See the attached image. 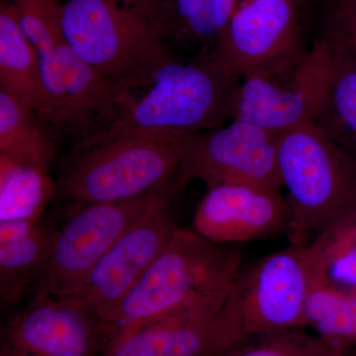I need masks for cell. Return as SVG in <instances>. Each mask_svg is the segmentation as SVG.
Here are the masks:
<instances>
[{
	"label": "cell",
	"mask_w": 356,
	"mask_h": 356,
	"mask_svg": "<svg viewBox=\"0 0 356 356\" xmlns=\"http://www.w3.org/2000/svg\"><path fill=\"white\" fill-rule=\"evenodd\" d=\"M130 1L154 14L159 20V8L161 0H130Z\"/></svg>",
	"instance_id": "d4e9b609"
},
{
	"label": "cell",
	"mask_w": 356,
	"mask_h": 356,
	"mask_svg": "<svg viewBox=\"0 0 356 356\" xmlns=\"http://www.w3.org/2000/svg\"><path fill=\"white\" fill-rule=\"evenodd\" d=\"M289 205L280 191L250 184L208 188L193 218V231L219 245H236L287 229Z\"/></svg>",
	"instance_id": "4fadbf2b"
},
{
	"label": "cell",
	"mask_w": 356,
	"mask_h": 356,
	"mask_svg": "<svg viewBox=\"0 0 356 356\" xmlns=\"http://www.w3.org/2000/svg\"><path fill=\"white\" fill-rule=\"evenodd\" d=\"M60 1H63V0H60Z\"/></svg>",
	"instance_id": "f546056e"
},
{
	"label": "cell",
	"mask_w": 356,
	"mask_h": 356,
	"mask_svg": "<svg viewBox=\"0 0 356 356\" xmlns=\"http://www.w3.org/2000/svg\"><path fill=\"white\" fill-rule=\"evenodd\" d=\"M306 51L296 0H254L241 2L213 53L242 79L280 74Z\"/></svg>",
	"instance_id": "8fae6325"
},
{
	"label": "cell",
	"mask_w": 356,
	"mask_h": 356,
	"mask_svg": "<svg viewBox=\"0 0 356 356\" xmlns=\"http://www.w3.org/2000/svg\"><path fill=\"white\" fill-rule=\"evenodd\" d=\"M180 140L106 128L76 143L57 179L64 213L170 187L179 168Z\"/></svg>",
	"instance_id": "3957f363"
},
{
	"label": "cell",
	"mask_w": 356,
	"mask_h": 356,
	"mask_svg": "<svg viewBox=\"0 0 356 356\" xmlns=\"http://www.w3.org/2000/svg\"><path fill=\"white\" fill-rule=\"evenodd\" d=\"M278 168L289 193L290 245H309L356 207L355 159L315 123L280 134Z\"/></svg>",
	"instance_id": "5b68a950"
},
{
	"label": "cell",
	"mask_w": 356,
	"mask_h": 356,
	"mask_svg": "<svg viewBox=\"0 0 356 356\" xmlns=\"http://www.w3.org/2000/svg\"><path fill=\"white\" fill-rule=\"evenodd\" d=\"M163 199L172 201L170 186L129 200L89 204L64 213L53 252L35 290H46L57 298L76 294L114 243Z\"/></svg>",
	"instance_id": "ba28073f"
},
{
	"label": "cell",
	"mask_w": 356,
	"mask_h": 356,
	"mask_svg": "<svg viewBox=\"0 0 356 356\" xmlns=\"http://www.w3.org/2000/svg\"><path fill=\"white\" fill-rule=\"evenodd\" d=\"M308 247L316 266V282L356 289V207L330 225Z\"/></svg>",
	"instance_id": "ffe728a7"
},
{
	"label": "cell",
	"mask_w": 356,
	"mask_h": 356,
	"mask_svg": "<svg viewBox=\"0 0 356 356\" xmlns=\"http://www.w3.org/2000/svg\"><path fill=\"white\" fill-rule=\"evenodd\" d=\"M325 35L356 55V13L337 3Z\"/></svg>",
	"instance_id": "cb8c5ba5"
},
{
	"label": "cell",
	"mask_w": 356,
	"mask_h": 356,
	"mask_svg": "<svg viewBox=\"0 0 356 356\" xmlns=\"http://www.w3.org/2000/svg\"><path fill=\"white\" fill-rule=\"evenodd\" d=\"M0 89L17 97L53 128L55 106L36 49L21 28L10 0L0 6Z\"/></svg>",
	"instance_id": "2e32d148"
},
{
	"label": "cell",
	"mask_w": 356,
	"mask_h": 356,
	"mask_svg": "<svg viewBox=\"0 0 356 356\" xmlns=\"http://www.w3.org/2000/svg\"><path fill=\"white\" fill-rule=\"evenodd\" d=\"M242 248L178 228L106 324L114 337L145 325L214 317L242 270Z\"/></svg>",
	"instance_id": "6da1fadb"
},
{
	"label": "cell",
	"mask_w": 356,
	"mask_h": 356,
	"mask_svg": "<svg viewBox=\"0 0 356 356\" xmlns=\"http://www.w3.org/2000/svg\"><path fill=\"white\" fill-rule=\"evenodd\" d=\"M243 337L238 312L228 298L212 318L156 323L119 334L102 356H216Z\"/></svg>",
	"instance_id": "5bb4252c"
},
{
	"label": "cell",
	"mask_w": 356,
	"mask_h": 356,
	"mask_svg": "<svg viewBox=\"0 0 356 356\" xmlns=\"http://www.w3.org/2000/svg\"><path fill=\"white\" fill-rule=\"evenodd\" d=\"M316 280L308 245H289L242 269L229 298L243 336L306 329V303Z\"/></svg>",
	"instance_id": "9c48e42d"
},
{
	"label": "cell",
	"mask_w": 356,
	"mask_h": 356,
	"mask_svg": "<svg viewBox=\"0 0 356 356\" xmlns=\"http://www.w3.org/2000/svg\"><path fill=\"white\" fill-rule=\"evenodd\" d=\"M57 195L51 170L0 156V221H39Z\"/></svg>",
	"instance_id": "d6986e66"
},
{
	"label": "cell",
	"mask_w": 356,
	"mask_h": 356,
	"mask_svg": "<svg viewBox=\"0 0 356 356\" xmlns=\"http://www.w3.org/2000/svg\"><path fill=\"white\" fill-rule=\"evenodd\" d=\"M170 201H159L114 243L69 298L95 311L105 323L158 259L179 228Z\"/></svg>",
	"instance_id": "7c38bea8"
},
{
	"label": "cell",
	"mask_w": 356,
	"mask_h": 356,
	"mask_svg": "<svg viewBox=\"0 0 356 356\" xmlns=\"http://www.w3.org/2000/svg\"><path fill=\"white\" fill-rule=\"evenodd\" d=\"M113 339L88 307L37 289L2 324L0 356H102Z\"/></svg>",
	"instance_id": "30bf717a"
},
{
	"label": "cell",
	"mask_w": 356,
	"mask_h": 356,
	"mask_svg": "<svg viewBox=\"0 0 356 356\" xmlns=\"http://www.w3.org/2000/svg\"><path fill=\"white\" fill-rule=\"evenodd\" d=\"M60 16L72 50L123 96L175 55L158 18L130 0H63Z\"/></svg>",
	"instance_id": "277c9868"
},
{
	"label": "cell",
	"mask_w": 356,
	"mask_h": 356,
	"mask_svg": "<svg viewBox=\"0 0 356 356\" xmlns=\"http://www.w3.org/2000/svg\"><path fill=\"white\" fill-rule=\"evenodd\" d=\"M348 351L314 332L295 329L243 337L216 356H337Z\"/></svg>",
	"instance_id": "603a6c76"
},
{
	"label": "cell",
	"mask_w": 356,
	"mask_h": 356,
	"mask_svg": "<svg viewBox=\"0 0 356 356\" xmlns=\"http://www.w3.org/2000/svg\"><path fill=\"white\" fill-rule=\"evenodd\" d=\"M57 222L0 221V303L19 306L31 296L44 270L58 233Z\"/></svg>",
	"instance_id": "9a60e30c"
},
{
	"label": "cell",
	"mask_w": 356,
	"mask_h": 356,
	"mask_svg": "<svg viewBox=\"0 0 356 356\" xmlns=\"http://www.w3.org/2000/svg\"><path fill=\"white\" fill-rule=\"evenodd\" d=\"M254 1V0H243V2Z\"/></svg>",
	"instance_id": "f1b7e54d"
},
{
	"label": "cell",
	"mask_w": 356,
	"mask_h": 356,
	"mask_svg": "<svg viewBox=\"0 0 356 356\" xmlns=\"http://www.w3.org/2000/svg\"><path fill=\"white\" fill-rule=\"evenodd\" d=\"M351 156H353V159H355V165H356V156H355V154H351Z\"/></svg>",
	"instance_id": "83f0119b"
},
{
	"label": "cell",
	"mask_w": 356,
	"mask_h": 356,
	"mask_svg": "<svg viewBox=\"0 0 356 356\" xmlns=\"http://www.w3.org/2000/svg\"><path fill=\"white\" fill-rule=\"evenodd\" d=\"M240 4V0H161L159 27L166 42L210 53Z\"/></svg>",
	"instance_id": "e0dca14e"
},
{
	"label": "cell",
	"mask_w": 356,
	"mask_h": 356,
	"mask_svg": "<svg viewBox=\"0 0 356 356\" xmlns=\"http://www.w3.org/2000/svg\"><path fill=\"white\" fill-rule=\"evenodd\" d=\"M334 70L336 51L324 35L284 72L243 77L232 119L280 134L316 123L327 106Z\"/></svg>",
	"instance_id": "52a82bcc"
},
{
	"label": "cell",
	"mask_w": 356,
	"mask_h": 356,
	"mask_svg": "<svg viewBox=\"0 0 356 356\" xmlns=\"http://www.w3.org/2000/svg\"><path fill=\"white\" fill-rule=\"evenodd\" d=\"M305 327L341 350L356 346V289L315 282L306 303Z\"/></svg>",
	"instance_id": "44dd1931"
},
{
	"label": "cell",
	"mask_w": 356,
	"mask_h": 356,
	"mask_svg": "<svg viewBox=\"0 0 356 356\" xmlns=\"http://www.w3.org/2000/svg\"><path fill=\"white\" fill-rule=\"evenodd\" d=\"M280 133L233 119L228 125L180 140L179 168L170 191L172 200L191 182L208 188L224 184L262 185L280 191Z\"/></svg>",
	"instance_id": "8992f818"
},
{
	"label": "cell",
	"mask_w": 356,
	"mask_h": 356,
	"mask_svg": "<svg viewBox=\"0 0 356 356\" xmlns=\"http://www.w3.org/2000/svg\"><path fill=\"white\" fill-rule=\"evenodd\" d=\"M337 3L356 13V0H337Z\"/></svg>",
	"instance_id": "484cf974"
},
{
	"label": "cell",
	"mask_w": 356,
	"mask_h": 356,
	"mask_svg": "<svg viewBox=\"0 0 356 356\" xmlns=\"http://www.w3.org/2000/svg\"><path fill=\"white\" fill-rule=\"evenodd\" d=\"M337 356H355V355H351L350 350V351H348V353H343V355H337Z\"/></svg>",
	"instance_id": "4316f807"
},
{
	"label": "cell",
	"mask_w": 356,
	"mask_h": 356,
	"mask_svg": "<svg viewBox=\"0 0 356 356\" xmlns=\"http://www.w3.org/2000/svg\"><path fill=\"white\" fill-rule=\"evenodd\" d=\"M240 79L213 51L175 56L142 88L122 98L108 128L179 139L233 118Z\"/></svg>",
	"instance_id": "7a4b0ae2"
},
{
	"label": "cell",
	"mask_w": 356,
	"mask_h": 356,
	"mask_svg": "<svg viewBox=\"0 0 356 356\" xmlns=\"http://www.w3.org/2000/svg\"><path fill=\"white\" fill-rule=\"evenodd\" d=\"M330 41L336 51V70L327 106L315 124L337 145L356 156V55Z\"/></svg>",
	"instance_id": "7402d4cb"
},
{
	"label": "cell",
	"mask_w": 356,
	"mask_h": 356,
	"mask_svg": "<svg viewBox=\"0 0 356 356\" xmlns=\"http://www.w3.org/2000/svg\"><path fill=\"white\" fill-rule=\"evenodd\" d=\"M43 123L34 110L0 89V156L51 170L57 147Z\"/></svg>",
	"instance_id": "ac0fdd59"
}]
</instances>
